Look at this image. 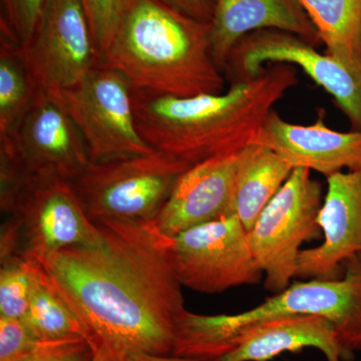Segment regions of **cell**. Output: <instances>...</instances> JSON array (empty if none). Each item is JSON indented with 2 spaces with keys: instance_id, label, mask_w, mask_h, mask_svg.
Masks as SVG:
<instances>
[{
  "instance_id": "f1b7e54d",
  "label": "cell",
  "mask_w": 361,
  "mask_h": 361,
  "mask_svg": "<svg viewBox=\"0 0 361 361\" xmlns=\"http://www.w3.org/2000/svg\"><path fill=\"white\" fill-rule=\"evenodd\" d=\"M92 361H106V360H97V358L92 357Z\"/></svg>"
},
{
  "instance_id": "484cf974",
  "label": "cell",
  "mask_w": 361,
  "mask_h": 361,
  "mask_svg": "<svg viewBox=\"0 0 361 361\" xmlns=\"http://www.w3.org/2000/svg\"><path fill=\"white\" fill-rule=\"evenodd\" d=\"M92 348L87 341L39 342L32 353L18 361H92Z\"/></svg>"
},
{
  "instance_id": "5bb4252c",
  "label": "cell",
  "mask_w": 361,
  "mask_h": 361,
  "mask_svg": "<svg viewBox=\"0 0 361 361\" xmlns=\"http://www.w3.org/2000/svg\"><path fill=\"white\" fill-rule=\"evenodd\" d=\"M239 154V153H238ZM238 154L217 157L188 169L176 182L152 230L172 237L235 213Z\"/></svg>"
},
{
  "instance_id": "83f0119b",
  "label": "cell",
  "mask_w": 361,
  "mask_h": 361,
  "mask_svg": "<svg viewBox=\"0 0 361 361\" xmlns=\"http://www.w3.org/2000/svg\"><path fill=\"white\" fill-rule=\"evenodd\" d=\"M123 361H199L173 355H151L146 353H132Z\"/></svg>"
},
{
  "instance_id": "603a6c76",
  "label": "cell",
  "mask_w": 361,
  "mask_h": 361,
  "mask_svg": "<svg viewBox=\"0 0 361 361\" xmlns=\"http://www.w3.org/2000/svg\"><path fill=\"white\" fill-rule=\"evenodd\" d=\"M134 0H80L99 58L110 49Z\"/></svg>"
},
{
  "instance_id": "7a4b0ae2",
  "label": "cell",
  "mask_w": 361,
  "mask_h": 361,
  "mask_svg": "<svg viewBox=\"0 0 361 361\" xmlns=\"http://www.w3.org/2000/svg\"><path fill=\"white\" fill-rule=\"evenodd\" d=\"M296 85L294 66L275 63L221 94L175 97L133 89L135 123L152 148L194 166L253 144L274 104Z\"/></svg>"
},
{
  "instance_id": "6da1fadb",
  "label": "cell",
  "mask_w": 361,
  "mask_h": 361,
  "mask_svg": "<svg viewBox=\"0 0 361 361\" xmlns=\"http://www.w3.org/2000/svg\"><path fill=\"white\" fill-rule=\"evenodd\" d=\"M97 224L103 243L68 247L37 261L82 323L94 358L172 355L186 308L182 285L156 233L137 223Z\"/></svg>"
},
{
  "instance_id": "8992f818",
  "label": "cell",
  "mask_w": 361,
  "mask_h": 361,
  "mask_svg": "<svg viewBox=\"0 0 361 361\" xmlns=\"http://www.w3.org/2000/svg\"><path fill=\"white\" fill-rule=\"evenodd\" d=\"M191 167L187 161L155 151L90 163L73 185L92 222L149 224L160 213L180 176Z\"/></svg>"
},
{
  "instance_id": "44dd1931",
  "label": "cell",
  "mask_w": 361,
  "mask_h": 361,
  "mask_svg": "<svg viewBox=\"0 0 361 361\" xmlns=\"http://www.w3.org/2000/svg\"><path fill=\"white\" fill-rule=\"evenodd\" d=\"M23 318L39 342L85 341L82 323L42 265L33 286L30 307Z\"/></svg>"
},
{
  "instance_id": "2e32d148",
  "label": "cell",
  "mask_w": 361,
  "mask_h": 361,
  "mask_svg": "<svg viewBox=\"0 0 361 361\" xmlns=\"http://www.w3.org/2000/svg\"><path fill=\"white\" fill-rule=\"evenodd\" d=\"M292 33L316 47L319 35L297 0H215L211 44L218 68L224 71L234 47L258 30Z\"/></svg>"
},
{
  "instance_id": "4fadbf2b",
  "label": "cell",
  "mask_w": 361,
  "mask_h": 361,
  "mask_svg": "<svg viewBox=\"0 0 361 361\" xmlns=\"http://www.w3.org/2000/svg\"><path fill=\"white\" fill-rule=\"evenodd\" d=\"M317 224L324 239L319 246L300 251L296 277L339 279L344 265L361 255V171L327 177V193Z\"/></svg>"
},
{
  "instance_id": "d4e9b609",
  "label": "cell",
  "mask_w": 361,
  "mask_h": 361,
  "mask_svg": "<svg viewBox=\"0 0 361 361\" xmlns=\"http://www.w3.org/2000/svg\"><path fill=\"white\" fill-rule=\"evenodd\" d=\"M39 343L25 318L0 316V361H18Z\"/></svg>"
},
{
  "instance_id": "5b68a950",
  "label": "cell",
  "mask_w": 361,
  "mask_h": 361,
  "mask_svg": "<svg viewBox=\"0 0 361 361\" xmlns=\"http://www.w3.org/2000/svg\"><path fill=\"white\" fill-rule=\"evenodd\" d=\"M0 259L11 256L37 260L73 246L104 242L101 227L87 217L73 183L28 176L6 203L0 205Z\"/></svg>"
},
{
  "instance_id": "ac0fdd59",
  "label": "cell",
  "mask_w": 361,
  "mask_h": 361,
  "mask_svg": "<svg viewBox=\"0 0 361 361\" xmlns=\"http://www.w3.org/2000/svg\"><path fill=\"white\" fill-rule=\"evenodd\" d=\"M293 170L288 161L264 146L250 145L240 152L235 179V213L247 231H250Z\"/></svg>"
},
{
  "instance_id": "30bf717a",
  "label": "cell",
  "mask_w": 361,
  "mask_h": 361,
  "mask_svg": "<svg viewBox=\"0 0 361 361\" xmlns=\"http://www.w3.org/2000/svg\"><path fill=\"white\" fill-rule=\"evenodd\" d=\"M266 63L299 66L334 97L336 106L348 116L353 130H361V66H348L329 54H320L315 47L292 33L265 30L240 40L223 73L234 85L257 77Z\"/></svg>"
},
{
  "instance_id": "277c9868",
  "label": "cell",
  "mask_w": 361,
  "mask_h": 361,
  "mask_svg": "<svg viewBox=\"0 0 361 361\" xmlns=\"http://www.w3.org/2000/svg\"><path fill=\"white\" fill-rule=\"evenodd\" d=\"M289 315L326 318L346 351L353 355L361 351V255L344 265L339 279L294 282L245 312L214 316L188 312L183 323V348L193 360L220 361L234 348L240 330Z\"/></svg>"
},
{
  "instance_id": "7c38bea8",
  "label": "cell",
  "mask_w": 361,
  "mask_h": 361,
  "mask_svg": "<svg viewBox=\"0 0 361 361\" xmlns=\"http://www.w3.org/2000/svg\"><path fill=\"white\" fill-rule=\"evenodd\" d=\"M11 140L26 172L73 183L89 167L84 137L59 97L40 90Z\"/></svg>"
},
{
  "instance_id": "7402d4cb",
  "label": "cell",
  "mask_w": 361,
  "mask_h": 361,
  "mask_svg": "<svg viewBox=\"0 0 361 361\" xmlns=\"http://www.w3.org/2000/svg\"><path fill=\"white\" fill-rule=\"evenodd\" d=\"M0 316L23 317L30 307L39 262L16 255L0 259Z\"/></svg>"
},
{
  "instance_id": "9c48e42d",
  "label": "cell",
  "mask_w": 361,
  "mask_h": 361,
  "mask_svg": "<svg viewBox=\"0 0 361 361\" xmlns=\"http://www.w3.org/2000/svg\"><path fill=\"white\" fill-rule=\"evenodd\" d=\"M59 99L82 133L92 163L156 151L137 130L132 85L120 71L97 66Z\"/></svg>"
},
{
  "instance_id": "3957f363",
  "label": "cell",
  "mask_w": 361,
  "mask_h": 361,
  "mask_svg": "<svg viewBox=\"0 0 361 361\" xmlns=\"http://www.w3.org/2000/svg\"><path fill=\"white\" fill-rule=\"evenodd\" d=\"M101 66L122 73L134 90L175 97L224 92L211 44V23L159 0H134Z\"/></svg>"
},
{
  "instance_id": "cb8c5ba5",
  "label": "cell",
  "mask_w": 361,
  "mask_h": 361,
  "mask_svg": "<svg viewBox=\"0 0 361 361\" xmlns=\"http://www.w3.org/2000/svg\"><path fill=\"white\" fill-rule=\"evenodd\" d=\"M0 30L23 47H27L42 20L49 0H0Z\"/></svg>"
},
{
  "instance_id": "ba28073f",
  "label": "cell",
  "mask_w": 361,
  "mask_h": 361,
  "mask_svg": "<svg viewBox=\"0 0 361 361\" xmlns=\"http://www.w3.org/2000/svg\"><path fill=\"white\" fill-rule=\"evenodd\" d=\"M155 233L182 287L201 293H220L233 287L257 284L263 277L252 255L248 231L236 214L172 237Z\"/></svg>"
},
{
  "instance_id": "9a60e30c",
  "label": "cell",
  "mask_w": 361,
  "mask_h": 361,
  "mask_svg": "<svg viewBox=\"0 0 361 361\" xmlns=\"http://www.w3.org/2000/svg\"><path fill=\"white\" fill-rule=\"evenodd\" d=\"M319 110L312 125L286 122L273 110L255 141L272 149L293 168H305L329 177L336 173L361 171V130L337 132L325 123Z\"/></svg>"
},
{
  "instance_id": "4316f807",
  "label": "cell",
  "mask_w": 361,
  "mask_h": 361,
  "mask_svg": "<svg viewBox=\"0 0 361 361\" xmlns=\"http://www.w3.org/2000/svg\"><path fill=\"white\" fill-rule=\"evenodd\" d=\"M195 20L210 23L213 20L215 0H159Z\"/></svg>"
},
{
  "instance_id": "ffe728a7",
  "label": "cell",
  "mask_w": 361,
  "mask_h": 361,
  "mask_svg": "<svg viewBox=\"0 0 361 361\" xmlns=\"http://www.w3.org/2000/svg\"><path fill=\"white\" fill-rule=\"evenodd\" d=\"M39 90L23 47L0 30V139L13 135Z\"/></svg>"
},
{
  "instance_id": "8fae6325",
  "label": "cell",
  "mask_w": 361,
  "mask_h": 361,
  "mask_svg": "<svg viewBox=\"0 0 361 361\" xmlns=\"http://www.w3.org/2000/svg\"><path fill=\"white\" fill-rule=\"evenodd\" d=\"M23 49L39 89L56 97L101 63L80 0H49Z\"/></svg>"
},
{
  "instance_id": "52a82bcc",
  "label": "cell",
  "mask_w": 361,
  "mask_h": 361,
  "mask_svg": "<svg viewBox=\"0 0 361 361\" xmlns=\"http://www.w3.org/2000/svg\"><path fill=\"white\" fill-rule=\"evenodd\" d=\"M322 206V184L308 169L294 168L252 226L249 245L267 290L279 293L296 277L301 246L322 231L317 224Z\"/></svg>"
},
{
  "instance_id": "e0dca14e",
  "label": "cell",
  "mask_w": 361,
  "mask_h": 361,
  "mask_svg": "<svg viewBox=\"0 0 361 361\" xmlns=\"http://www.w3.org/2000/svg\"><path fill=\"white\" fill-rule=\"evenodd\" d=\"M319 349L326 361H353L355 355L341 345L336 327L317 315L272 318L240 330L234 348L220 361H269L285 351Z\"/></svg>"
},
{
  "instance_id": "d6986e66",
  "label": "cell",
  "mask_w": 361,
  "mask_h": 361,
  "mask_svg": "<svg viewBox=\"0 0 361 361\" xmlns=\"http://www.w3.org/2000/svg\"><path fill=\"white\" fill-rule=\"evenodd\" d=\"M327 47L348 66H361V0H297Z\"/></svg>"
}]
</instances>
